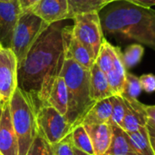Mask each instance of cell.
<instances>
[{
    "mask_svg": "<svg viewBox=\"0 0 155 155\" xmlns=\"http://www.w3.org/2000/svg\"><path fill=\"white\" fill-rule=\"evenodd\" d=\"M72 136V142L74 144V147L83 151L84 153H87L89 154H94V151L92 145L91 139L83 124L76 125L71 132Z\"/></svg>",
    "mask_w": 155,
    "mask_h": 155,
    "instance_id": "cell-22",
    "label": "cell"
},
{
    "mask_svg": "<svg viewBox=\"0 0 155 155\" xmlns=\"http://www.w3.org/2000/svg\"><path fill=\"white\" fill-rule=\"evenodd\" d=\"M115 56L114 67L107 74V80L110 85V88L113 92L114 95H122L124 92V87L125 84V75L126 70L123 61V55L121 49L119 47H115Z\"/></svg>",
    "mask_w": 155,
    "mask_h": 155,
    "instance_id": "cell-15",
    "label": "cell"
},
{
    "mask_svg": "<svg viewBox=\"0 0 155 155\" xmlns=\"http://www.w3.org/2000/svg\"><path fill=\"white\" fill-rule=\"evenodd\" d=\"M22 9L18 0H0V45L11 48L12 38Z\"/></svg>",
    "mask_w": 155,
    "mask_h": 155,
    "instance_id": "cell-8",
    "label": "cell"
},
{
    "mask_svg": "<svg viewBox=\"0 0 155 155\" xmlns=\"http://www.w3.org/2000/svg\"><path fill=\"white\" fill-rule=\"evenodd\" d=\"M112 110L113 105L110 97L97 101L84 115L81 124H107L111 119Z\"/></svg>",
    "mask_w": 155,
    "mask_h": 155,
    "instance_id": "cell-17",
    "label": "cell"
},
{
    "mask_svg": "<svg viewBox=\"0 0 155 155\" xmlns=\"http://www.w3.org/2000/svg\"><path fill=\"white\" fill-rule=\"evenodd\" d=\"M25 155H54V153L52 144H50L38 131L37 135Z\"/></svg>",
    "mask_w": 155,
    "mask_h": 155,
    "instance_id": "cell-24",
    "label": "cell"
},
{
    "mask_svg": "<svg viewBox=\"0 0 155 155\" xmlns=\"http://www.w3.org/2000/svg\"><path fill=\"white\" fill-rule=\"evenodd\" d=\"M52 146L54 155H74V144L71 133L65 138Z\"/></svg>",
    "mask_w": 155,
    "mask_h": 155,
    "instance_id": "cell-27",
    "label": "cell"
},
{
    "mask_svg": "<svg viewBox=\"0 0 155 155\" xmlns=\"http://www.w3.org/2000/svg\"><path fill=\"white\" fill-rule=\"evenodd\" d=\"M144 48L139 44H133L125 48L123 55V61L125 68H132L135 66L143 58Z\"/></svg>",
    "mask_w": 155,
    "mask_h": 155,
    "instance_id": "cell-23",
    "label": "cell"
},
{
    "mask_svg": "<svg viewBox=\"0 0 155 155\" xmlns=\"http://www.w3.org/2000/svg\"><path fill=\"white\" fill-rule=\"evenodd\" d=\"M122 97L125 103V114L120 127L126 133H132L146 126L147 115L144 104L134 98Z\"/></svg>",
    "mask_w": 155,
    "mask_h": 155,
    "instance_id": "cell-11",
    "label": "cell"
},
{
    "mask_svg": "<svg viewBox=\"0 0 155 155\" xmlns=\"http://www.w3.org/2000/svg\"><path fill=\"white\" fill-rule=\"evenodd\" d=\"M18 1L20 4V7L22 9V12H24V11H27L31 9L40 0H18Z\"/></svg>",
    "mask_w": 155,
    "mask_h": 155,
    "instance_id": "cell-31",
    "label": "cell"
},
{
    "mask_svg": "<svg viewBox=\"0 0 155 155\" xmlns=\"http://www.w3.org/2000/svg\"><path fill=\"white\" fill-rule=\"evenodd\" d=\"M0 155H2V154H1V153H0Z\"/></svg>",
    "mask_w": 155,
    "mask_h": 155,
    "instance_id": "cell-37",
    "label": "cell"
},
{
    "mask_svg": "<svg viewBox=\"0 0 155 155\" xmlns=\"http://www.w3.org/2000/svg\"><path fill=\"white\" fill-rule=\"evenodd\" d=\"M65 56L72 58L77 64H79L84 68L90 70L95 60L93 58L89 51L73 35V25L70 26L67 37H66V46H65Z\"/></svg>",
    "mask_w": 155,
    "mask_h": 155,
    "instance_id": "cell-13",
    "label": "cell"
},
{
    "mask_svg": "<svg viewBox=\"0 0 155 155\" xmlns=\"http://www.w3.org/2000/svg\"><path fill=\"white\" fill-rule=\"evenodd\" d=\"M142 90L143 89H142V85H141L139 77H137L136 75H134L133 74L126 72L125 84H124V92L122 94V96L137 99V97L140 95Z\"/></svg>",
    "mask_w": 155,
    "mask_h": 155,
    "instance_id": "cell-25",
    "label": "cell"
},
{
    "mask_svg": "<svg viewBox=\"0 0 155 155\" xmlns=\"http://www.w3.org/2000/svg\"><path fill=\"white\" fill-rule=\"evenodd\" d=\"M73 20L74 36L85 46L95 60L104 39L99 12L81 14L74 16Z\"/></svg>",
    "mask_w": 155,
    "mask_h": 155,
    "instance_id": "cell-5",
    "label": "cell"
},
{
    "mask_svg": "<svg viewBox=\"0 0 155 155\" xmlns=\"http://www.w3.org/2000/svg\"><path fill=\"white\" fill-rule=\"evenodd\" d=\"M112 101L113 110L112 116L109 121V124H114L121 125L125 114V103L122 95H113L110 97Z\"/></svg>",
    "mask_w": 155,
    "mask_h": 155,
    "instance_id": "cell-26",
    "label": "cell"
},
{
    "mask_svg": "<svg viewBox=\"0 0 155 155\" xmlns=\"http://www.w3.org/2000/svg\"><path fill=\"white\" fill-rule=\"evenodd\" d=\"M106 74L94 63L90 69V96L95 103L97 101L113 96Z\"/></svg>",
    "mask_w": 155,
    "mask_h": 155,
    "instance_id": "cell-14",
    "label": "cell"
},
{
    "mask_svg": "<svg viewBox=\"0 0 155 155\" xmlns=\"http://www.w3.org/2000/svg\"><path fill=\"white\" fill-rule=\"evenodd\" d=\"M60 74L68 92V109L65 118L73 129L81 124L84 115L94 105L90 96V70H87L64 55Z\"/></svg>",
    "mask_w": 155,
    "mask_h": 155,
    "instance_id": "cell-2",
    "label": "cell"
},
{
    "mask_svg": "<svg viewBox=\"0 0 155 155\" xmlns=\"http://www.w3.org/2000/svg\"><path fill=\"white\" fill-rule=\"evenodd\" d=\"M10 115L18 142V155H25L38 134L37 108L19 88L8 101Z\"/></svg>",
    "mask_w": 155,
    "mask_h": 155,
    "instance_id": "cell-3",
    "label": "cell"
},
{
    "mask_svg": "<svg viewBox=\"0 0 155 155\" xmlns=\"http://www.w3.org/2000/svg\"><path fill=\"white\" fill-rule=\"evenodd\" d=\"M38 131L50 144H55L65 138L73 130L65 116L49 104L39 107L36 113Z\"/></svg>",
    "mask_w": 155,
    "mask_h": 155,
    "instance_id": "cell-6",
    "label": "cell"
},
{
    "mask_svg": "<svg viewBox=\"0 0 155 155\" xmlns=\"http://www.w3.org/2000/svg\"><path fill=\"white\" fill-rule=\"evenodd\" d=\"M91 139L95 155H104L112 140V126L107 124H83Z\"/></svg>",
    "mask_w": 155,
    "mask_h": 155,
    "instance_id": "cell-12",
    "label": "cell"
},
{
    "mask_svg": "<svg viewBox=\"0 0 155 155\" xmlns=\"http://www.w3.org/2000/svg\"><path fill=\"white\" fill-rule=\"evenodd\" d=\"M4 103H5V102H2V101H0V121H1V117H2V113H3V105H4Z\"/></svg>",
    "mask_w": 155,
    "mask_h": 155,
    "instance_id": "cell-34",
    "label": "cell"
},
{
    "mask_svg": "<svg viewBox=\"0 0 155 155\" xmlns=\"http://www.w3.org/2000/svg\"><path fill=\"white\" fill-rule=\"evenodd\" d=\"M146 128H147V132L149 135V140H150L153 153L155 155V127L150 124H146Z\"/></svg>",
    "mask_w": 155,
    "mask_h": 155,
    "instance_id": "cell-32",
    "label": "cell"
},
{
    "mask_svg": "<svg viewBox=\"0 0 155 155\" xmlns=\"http://www.w3.org/2000/svg\"><path fill=\"white\" fill-rule=\"evenodd\" d=\"M2 48H3V47H2V45H0V51H1V49H2Z\"/></svg>",
    "mask_w": 155,
    "mask_h": 155,
    "instance_id": "cell-35",
    "label": "cell"
},
{
    "mask_svg": "<svg viewBox=\"0 0 155 155\" xmlns=\"http://www.w3.org/2000/svg\"><path fill=\"white\" fill-rule=\"evenodd\" d=\"M48 25L30 10L22 12L15 28L11 44V49L16 56L17 64L22 62L36 39Z\"/></svg>",
    "mask_w": 155,
    "mask_h": 155,
    "instance_id": "cell-4",
    "label": "cell"
},
{
    "mask_svg": "<svg viewBox=\"0 0 155 155\" xmlns=\"http://www.w3.org/2000/svg\"><path fill=\"white\" fill-rule=\"evenodd\" d=\"M144 110L147 115V124L155 127V105H145Z\"/></svg>",
    "mask_w": 155,
    "mask_h": 155,
    "instance_id": "cell-30",
    "label": "cell"
},
{
    "mask_svg": "<svg viewBox=\"0 0 155 155\" xmlns=\"http://www.w3.org/2000/svg\"><path fill=\"white\" fill-rule=\"evenodd\" d=\"M17 88V59L11 48L0 51V101L8 102Z\"/></svg>",
    "mask_w": 155,
    "mask_h": 155,
    "instance_id": "cell-7",
    "label": "cell"
},
{
    "mask_svg": "<svg viewBox=\"0 0 155 155\" xmlns=\"http://www.w3.org/2000/svg\"><path fill=\"white\" fill-rule=\"evenodd\" d=\"M74 155H92V154H89V153H84V152L80 151V150H78V149H76V148H74Z\"/></svg>",
    "mask_w": 155,
    "mask_h": 155,
    "instance_id": "cell-33",
    "label": "cell"
},
{
    "mask_svg": "<svg viewBox=\"0 0 155 155\" xmlns=\"http://www.w3.org/2000/svg\"><path fill=\"white\" fill-rule=\"evenodd\" d=\"M70 26L63 21L49 25L17 64V88L37 110L47 104L54 81L61 73Z\"/></svg>",
    "mask_w": 155,
    "mask_h": 155,
    "instance_id": "cell-1",
    "label": "cell"
},
{
    "mask_svg": "<svg viewBox=\"0 0 155 155\" xmlns=\"http://www.w3.org/2000/svg\"><path fill=\"white\" fill-rule=\"evenodd\" d=\"M116 1H120V0H114V2H116Z\"/></svg>",
    "mask_w": 155,
    "mask_h": 155,
    "instance_id": "cell-36",
    "label": "cell"
},
{
    "mask_svg": "<svg viewBox=\"0 0 155 155\" xmlns=\"http://www.w3.org/2000/svg\"><path fill=\"white\" fill-rule=\"evenodd\" d=\"M112 126V140L104 155H136L133 150L128 134L119 125L110 124Z\"/></svg>",
    "mask_w": 155,
    "mask_h": 155,
    "instance_id": "cell-18",
    "label": "cell"
},
{
    "mask_svg": "<svg viewBox=\"0 0 155 155\" xmlns=\"http://www.w3.org/2000/svg\"><path fill=\"white\" fill-rule=\"evenodd\" d=\"M68 2V19L90 12H99L114 0H67Z\"/></svg>",
    "mask_w": 155,
    "mask_h": 155,
    "instance_id": "cell-19",
    "label": "cell"
},
{
    "mask_svg": "<svg viewBox=\"0 0 155 155\" xmlns=\"http://www.w3.org/2000/svg\"><path fill=\"white\" fill-rule=\"evenodd\" d=\"M140 83L142 85V89L146 93H153L155 92V75L153 74H143L139 77Z\"/></svg>",
    "mask_w": 155,
    "mask_h": 155,
    "instance_id": "cell-28",
    "label": "cell"
},
{
    "mask_svg": "<svg viewBox=\"0 0 155 155\" xmlns=\"http://www.w3.org/2000/svg\"><path fill=\"white\" fill-rule=\"evenodd\" d=\"M115 56V49L107 40L104 39L102 46L99 50L98 55L95 59V64L105 74H107L114 67Z\"/></svg>",
    "mask_w": 155,
    "mask_h": 155,
    "instance_id": "cell-21",
    "label": "cell"
},
{
    "mask_svg": "<svg viewBox=\"0 0 155 155\" xmlns=\"http://www.w3.org/2000/svg\"><path fill=\"white\" fill-rule=\"evenodd\" d=\"M46 104L51 105L65 116L68 109V92L66 84L61 74H59L54 81Z\"/></svg>",
    "mask_w": 155,
    "mask_h": 155,
    "instance_id": "cell-16",
    "label": "cell"
},
{
    "mask_svg": "<svg viewBox=\"0 0 155 155\" xmlns=\"http://www.w3.org/2000/svg\"><path fill=\"white\" fill-rule=\"evenodd\" d=\"M120 1H125L134 5L146 8V9H150L152 6L155 5V0H120Z\"/></svg>",
    "mask_w": 155,
    "mask_h": 155,
    "instance_id": "cell-29",
    "label": "cell"
},
{
    "mask_svg": "<svg viewBox=\"0 0 155 155\" xmlns=\"http://www.w3.org/2000/svg\"><path fill=\"white\" fill-rule=\"evenodd\" d=\"M130 144L136 155H154L147 132L146 126L138 131L127 133Z\"/></svg>",
    "mask_w": 155,
    "mask_h": 155,
    "instance_id": "cell-20",
    "label": "cell"
},
{
    "mask_svg": "<svg viewBox=\"0 0 155 155\" xmlns=\"http://www.w3.org/2000/svg\"><path fill=\"white\" fill-rule=\"evenodd\" d=\"M29 10L48 25L68 19L67 0H40Z\"/></svg>",
    "mask_w": 155,
    "mask_h": 155,
    "instance_id": "cell-9",
    "label": "cell"
},
{
    "mask_svg": "<svg viewBox=\"0 0 155 155\" xmlns=\"http://www.w3.org/2000/svg\"><path fill=\"white\" fill-rule=\"evenodd\" d=\"M0 153L2 155H18V142L11 121L8 102L4 103L0 121Z\"/></svg>",
    "mask_w": 155,
    "mask_h": 155,
    "instance_id": "cell-10",
    "label": "cell"
}]
</instances>
